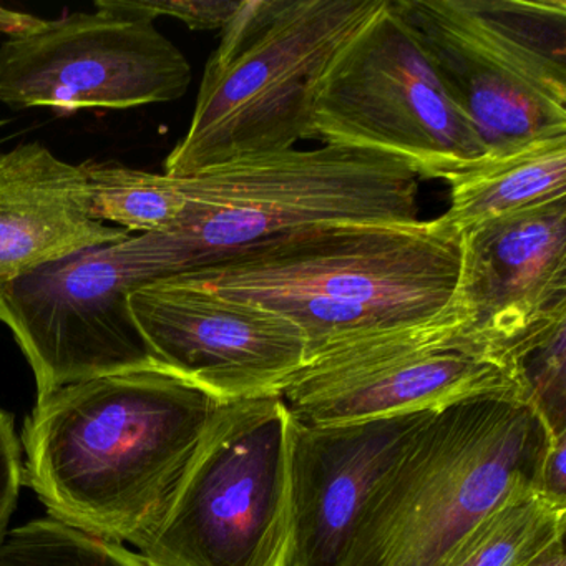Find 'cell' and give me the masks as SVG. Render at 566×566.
<instances>
[{"label": "cell", "instance_id": "23", "mask_svg": "<svg viewBox=\"0 0 566 566\" xmlns=\"http://www.w3.org/2000/svg\"><path fill=\"white\" fill-rule=\"evenodd\" d=\"M566 432L546 430L545 447L536 473V490L566 505Z\"/></svg>", "mask_w": 566, "mask_h": 566}, {"label": "cell", "instance_id": "26", "mask_svg": "<svg viewBox=\"0 0 566 566\" xmlns=\"http://www.w3.org/2000/svg\"><path fill=\"white\" fill-rule=\"evenodd\" d=\"M6 125V122L4 120H0V127H4Z\"/></svg>", "mask_w": 566, "mask_h": 566}, {"label": "cell", "instance_id": "13", "mask_svg": "<svg viewBox=\"0 0 566 566\" xmlns=\"http://www.w3.org/2000/svg\"><path fill=\"white\" fill-rule=\"evenodd\" d=\"M460 248L455 301L480 339L509 356L566 319V198L486 221Z\"/></svg>", "mask_w": 566, "mask_h": 566}, {"label": "cell", "instance_id": "3", "mask_svg": "<svg viewBox=\"0 0 566 566\" xmlns=\"http://www.w3.org/2000/svg\"><path fill=\"white\" fill-rule=\"evenodd\" d=\"M175 180L184 197L178 227L124 241L148 283L213 266L294 231L420 221L412 170L389 155L359 148H291Z\"/></svg>", "mask_w": 566, "mask_h": 566}, {"label": "cell", "instance_id": "15", "mask_svg": "<svg viewBox=\"0 0 566 566\" xmlns=\"http://www.w3.org/2000/svg\"><path fill=\"white\" fill-rule=\"evenodd\" d=\"M128 237L91 217L81 165L39 142L0 151V283Z\"/></svg>", "mask_w": 566, "mask_h": 566}, {"label": "cell", "instance_id": "19", "mask_svg": "<svg viewBox=\"0 0 566 566\" xmlns=\"http://www.w3.org/2000/svg\"><path fill=\"white\" fill-rule=\"evenodd\" d=\"M0 566H154L138 552L64 525L32 520L8 530L0 542Z\"/></svg>", "mask_w": 566, "mask_h": 566}, {"label": "cell", "instance_id": "4", "mask_svg": "<svg viewBox=\"0 0 566 566\" xmlns=\"http://www.w3.org/2000/svg\"><path fill=\"white\" fill-rule=\"evenodd\" d=\"M545 440L516 394L436 410L367 500L339 566L442 565L510 493L536 489Z\"/></svg>", "mask_w": 566, "mask_h": 566}, {"label": "cell", "instance_id": "21", "mask_svg": "<svg viewBox=\"0 0 566 566\" xmlns=\"http://www.w3.org/2000/svg\"><path fill=\"white\" fill-rule=\"evenodd\" d=\"M102 6L120 14L157 21L174 18L191 31H224L240 11L234 0H101Z\"/></svg>", "mask_w": 566, "mask_h": 566}, {"label": "cell", "instance_id": "1", "mask_svg": "<svg viewBox=\"0 0 566 566\" xmlns=\"http://www.w3.org/2000/svg\"><path fill=\"white\" fill-rule=\"evenodd\" d=\"M221 403L161 369L61 387L25 420L22 482L51 518L140 549Z\"/></svg>", "mask_w": 566, "mask_h": 566}, {"label": "cell", "instance_id": "12", "mask_svg": "<svg viewBox=\"0 0 566 566\" xmlns=\"http://www.w3.org/2000/svg\"><path fill=\"white\" fill-rule=\"evenodd\" d=\"M160 369L221 402L277 396L306 363L303 331L281 314L181 281H154L128 297Z\"/></svg>", "mask_w": 566, "mask_h": 566}, {"label": "cell", "instance_id": "14", "mask_svg": "<svg viewBox=\"0 0 566 566\" xmlns=\"http://www.w3.org/2000/svg\"><path fill=\"white\" fill-rule=\"evenodd\" d=\"M436 410L394 413L291 432V566H339L360 512Z\"/></svg>", "mask_w": 566, "mask_h": 566}, {"label": "cell", "instance_id": "22", "mask_svg": "<svg viewBox=\"0 0 566 566\" xmlns=\"http://www.w3.org/2000/svg\"><path fill=\"white\" fill-rule=\"evenodd\" d=\"M21 440L11 413L0 409V542L9 530L22 486Z\"/></svg>", "mask_w": 566, "mask_h": 566}, {"label": "cell", "instance_id": "8", "mask_svg": "<svg viewBox=\"0 0 566 566\" xmlns=\"http://www.w3.org/2000/svg\"><path fill=\"white\" fill-rule=\"evenodd\" d=\"M313 138L389 155L417 178L447 184L486 158L479 132L392 0L337 55L321 82Z\"/></svg>", "mask_w": 566, "mask_h": 566}, {"label": "cell", "instance_id": "18", "mask_svg": "<svg viewBox=\"0 0 566 566\" xmlns=\"http://www.w3.org/2000/svg\"><path fill=\"white\" fill-rule=\"evenodd\" d=\"M81 167L94 220L135 234H167L180 223L184 197L175 178L115 161L92 160Z\"/></svg>", "mask_w": 566, "mask_h": 566}, {"label": "cell", "instance_id": "10", "mask_svg": "<svg viewBox=\"0 0 566 566\" xmlns=\"http://www.w3.org/2000/svg\"><path fill=\"white\" fill-rule=\"evenodd\" d=\"M144 284L122 241L0 283V323L31 364L38 399L97 377L160 369L128 304Z\"/></svg>", "mask_w": 566, "mask_h": 566}, {"label": "cell", "instance_id": "16", "mask_svg": "<svg viewBox=\"0 0 566 566\" xmlns=\"http://www.w3.org/2000/svg\"><path fill=\"white\" fill-rule=\"evenodd\" d=\"M449 185V210L436 220L457 238L486 221L566 198V134L486 157Z\"/></svg>", "mask_w": 566, "mask_h": 566}, {"label": "cell", "instance_id": "24", "mask_svg": "<svg viewBox=\"0 0 566 566\" xmlns=\"http://www.w3.org/2000/svg\"><path fill=\"white\" fill-rule=\"evenodd\" d=\"M44 22V19L0 6V35H6L8 39L31 34L41 29Z\"/></svg>", "mask_w": 566, "mask_h": 566}, {"label": "cell", "instance_id": "11", "mask_svg": "<svg viewBox=\"0 0 566 566\" xmlns=\"http://www.w3.org/2000/svg\"><path fill=\"white\" fill-rule=\"evenodd\" d=\"M0 45V104L52 111H128L187 94L191 65L154 21L95 2Z\"/></svg>", "mask_w": 566, "mask_h": 566}, {"label": "cell", "instance_id": "6", "mask_svg": "<svg viewBox=\"0 0 566 566\" xmlns=\"http://www.w3.org/2000/svg\"><path fill=\"white\" fill-rule=\"evenodd\" d=\"M486 148L566 134L565 0H392Z\"/></svg>", "mask_w": 566, "mask_h": 566}, {"label": "cell", "instance_id": "25", "mask_svg": "<svg viewBox=\"0 0 566 566\" xmlns=\"http://www.w3.org/2000/svg\"><path fill=\"white\" fill-rule=\"evenodd\" d=\"M518 566H566L565 536L549 543L542 552Z\"/></svg>", "mask_w": 566, "mask_h": 566}, {"label": "cell", "instance_id": "20", "mask_svg": "<svg viewBox=\"0 0 566 566\" xmlns=\"http://www.w3.org/2000/svg\"><path fill=\"white\" fill-rule=\"evenodd\" d=\"M526 403L548 432H566V319L510 347Z\"/></svg>", "mask_w": 566, "mask_h": 566}, {"label": "cell", "instance_id": "5", "mask_svg": "<svg viewBox=\"0 0 566 566\" xmlns=\"http://www.w3.org/2000/svg\"><path fill=\"white\" fill-rule=\"evenodd\" d=\"M387 0H243L205 67L165 175L291 150L313 138L321 82Z\"/></svg>", "mask_w": 566, "mask_h": 566}, {"label": "cell", "instance_id": "17", "mask_svg": "<svg viewBox=\"0 0 566 566\" xmlns=\"http://www.w3.org/2000/svg\"><path fill=\"white\" fill-rule=\"evenodd\" d=\"M565 530L566 505L535 486H520L476 523L440 566H518L563 538Z\"/></svg>", "mask_w": 566, "mask_h": 566}, {"label": "cell", "instance_id": "7", "mask_svg": "<svg viewBox=\"0 0 566 566\" xmlns=\"http://www.w3.org/2000/svg\"><path fill=\"white\" fill-rule=\"evenodd\" d=\"M291 432L280 396L221 403L138 553L154 566H291Z\"/></svg>", "mask_w": 566, "mask_h": 566}, {"label": "cell", "instance_id": "2", "mask_svg": "<svg viewBox=\"0 0 566 566\" xmlns=\"http://www.w3.org/2000/svg\"><path fill=\"white\" fill-rule=\"evenodd\" d=\"M460 260V238L437 220L334 224L263 241L171 280L293 321L310 356L350 337L432 319L455 296Z\"/></svg>", "mask_w": 566, "mask_h": 566}, {"label": "cell", "instance_id": "9", "mask_svg": "<svg viewBox=\"0 0 566 566\" xmlns=\"http://www.w3.org/2000/svg\"><path fill=\"white\" fill-rule=\"evenodd\" d=\"M492 394L525 399L510 357L467 327L453 296L432 319L313 350L277 396L296 422L331 426Z\"/></svg>", "mask_w": 566, "mask_h": 566}]
</instances>
